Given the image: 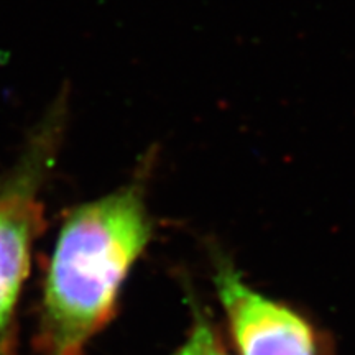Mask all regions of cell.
Wrapping results in <instances>:
<instances>
[{"label": "cell", "instance_id": "1", "mask_svg": "<svg viewBox=\"0 0 355 355\" xmlns=\"http://www.w3.org/2000/svg\"><path fill=\"white\" fill-rule=\"evenodd\" d=\"M153 158L128 183L66 214L43 283L42 355H84L114 319L123 283L153 237L146 206Z\"/></svg>", "mask_w": 355, "mask_h": 355}, {"label": "cell", "instance_id": "2", "mask_svg": "<svg viewBox=\"0 0 355 355\" xmlns=\"http://www.w3.org/2000/svg\"><path fill=\"white\" fill-rule=\"evenodd\" d=\"M68 94L61 92L0 176V355H15V318L33 243L44 225L42 191L63 140Z\"/></svg>", "mask_w": 355, "mask_h": 355}, {"label": "cell", "instance_id": "3", "mask_svg": "<svg viewBox=\"0 0 355 355\" xmlns=\"http://www.w3.org/2000/svg\"><path fill=\"white\" fill-rule=\"evenodd\" d=\"M212 282L235 355H327L324 334L285 301L252 286L222 252H212Z\"/></svg>", "mask_w": 355, "mask_h": 355}, {"label": "cell", "instance_id": "4", "mask_svg": "<svg viewBox=\"0 0 355 355\" xmlns=\"http://www.w3.org/2000/svg\"><path fill=\"white\" fill-rule=\"evenodd\" d=\"M191 326L183 344L170 355H234L225 345L219 327L196 298H189Z\"/></svg>", "mask_w": 355, "mask_h": 355}]
</instances>
